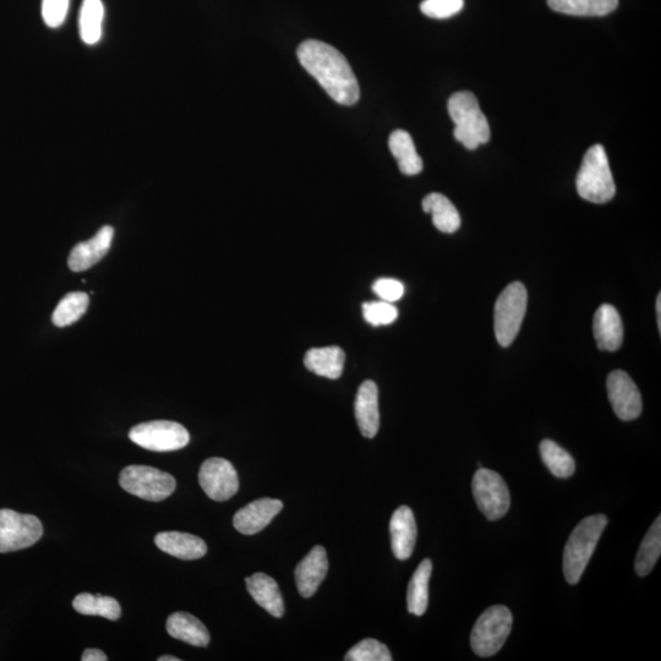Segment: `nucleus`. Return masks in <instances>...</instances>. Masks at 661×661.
Here are the masks:
<instances>
[{"mask_svg":"<svg viewBox=\"0 0 661 661\" xmlns=\"http://www.w3.org/2000/svg\"><path fill=\"white\" fill-rule=\"evenodd\" d=\"M302 67L313 76L333 101L343 106L358 102L360 89L346 57L325 42L308 40L298 47Z\"/></svg>","mask_w":661,"mask_h":661,"instance_id":"1","label":"nucleus"},{"mask_svg":"<svg viewBox=\"0 0 661 661\" xmlns=\"http://www.w3.org/2000/svg\"><path fill=\"white\" fill-rule=\"evenodd\" d=\"M657 320H658V327L659 331L661 330V294L659 293L658 299H657Z\"/></svg>","mask_w":661,"mask_h":661,"instance_id":"38","label":"nucleus"},{"mask_svg":"<svg viewBox=\"0 0 661 661\" xmlns=\"http://www.w3.org/2000/svg\"><path fill=\"white\" fill-rule=\"evenodd\" d=\"M74 609L79 614L87 616H101L116 621L122 615V608L116 599L105 595L83 593L76 595L73 602Z\"/></svg>","mask_w":661,"mask_h":661,"instance_id":"29","label":"nucleus"},{"mask_svg":"<svg viewBox=\"0 0 661 661\" xmlns=\"http://www.w3.org/2000/svg\"><path fill=\"white\" fill-rule=\"evenodd\" d=\"M329 571V559L322 546H315L310 553L299 562L296 568V582L300 595L304 598L313 597Z\"/></svg>","mask_w":661,"mask_h":661,"instance_id":"15","label":"nucleus"},{"mask_svg":"<svg viewBox=\"0 0 661 661\" xmlns=\"http://www.w3.org/2000/svg\"><path fill=\"white\" fill-rule=\"evenodd\" d=\"M169 636L194 647H206L210 643V633L199 619L188 613H174L168 617Z\"/></svg>","mask_w":661,"mask_h":661,"instance_id":"22","label":"nucleus"},{"mask_svg":"<svg viewBox=\"0 0 661 661\" xmlns=\"http://www.w3.org/2000/svg\"><path fill=\"white\" fill-rule=\"evenodd\" d=\"M89 307V296L84 292L69 293L60 300L54 310L52 320L57 327L73 325L81 316H84Z\"/></svg>","mask_w":661,"mask_h":661,"instance_id":"31","label":"nucleus"},{"mask_svg":"<svg viewBox=\"0 0 661 661\" xmlns=\"http://www.w3.org/2000/svg\"><path fill=\"white\" fill-rule=\"evenodd\" d=\"M107 655L100 649H86L81 660L83 661H107Z\"/></svg>","mask_w":661,"mask_h":661,"instance_id":"37","label":"nucleus"},{"mask_svg":"<svg viewBox=\"0 0 661 661\" xmlns=\"http://www.w3.org/2000/svg\"><path fill=\"white\" fill-rule=\"evenodd\" d=\"M129 437L142 449L155 452L184 449L190 441L188 430L183 425L169 420H155L136 425L130 430Z\"/></svg>","mask_w":661,"mask_h":661,"instance_id":"8","label":"nucleus"},{"mask_svg":"<svg viewBox=\"0 0 661 661\" xmlns=\"http://www.w3.org/2000/svg\"><path fill=\"white\" fill-rule=\"evenodd\" d=\"M464 0H424L420 4V10L426 16L433 19H449L451 16L462 12Z\"/></svg>","mask_w":661,"mask_h":661,"instance_id":"34","label":"nucleus"},{"mask_svg":"<svg viewBox=\"0 0 661 661\" xmlns=\"http://www.w3.org/2000/svg\"><path fill=\"white\" fill-rule=\"evenodd\" d=\"M42 535L43 526L37 517L23 515L8 508L0 510V553L30 548Z\"/></svg>","mask_w":661,"mask_h":661,"instance_id":"10","label":"nucleus"},{"mask_svg":"<svg viewBox=\"0 0 661 661\" xmlns=\"http://www.w3.org/2000/svg\"><path fill=\"white\" fill-rule=\"evenodd\" d=\"M661 554V517L654 521L646 537H644L636 556L635 570L638 576L644 577L652 572Z\"/></svg>","mask_w":661,"mask_h":661,"instance_id":"28","label":"nucleus"},{"mask_svg":"<svg viewBox=\"0 0 661 661\" xmlns=\"http://www.w3.org/2000/svg\"><path fill=\"white\" fill-rule=\"evenodd\" d=\"M528 304L527 289L521 282H513L504 289L495 305V335L500 346H511L521 330Z\"/></svg>","mask_w":661,"mask_h":661,"instance_id":"6","label":"nucleus"},{"mask_svg":"<svg viewBox=\"0 0 661 661\" xmlns=\"http://www.w3.org/2000/svg\"><path fill=\"white\" fill-rule=\"evenodd\" d=\"M606 526L608 517L594 515L584 518L573 529L564 553V573L568 583L577 584L581 581Z\"/></svg>","mask_w":661,"mask_h":661,"instance_id":"2","label":"nucleus"},{"mask_svg":"<svg viewBox=\"0 0 661 661\" xmlns=\"http://www.w3.org/2000/svg\"><path fill=\"white\" fill-rule=\"evenodd\" d=\"M114 228L105 226L97 232L94 238L79 243L71 250L68 264L71 271L83 272L91 269L107 255L112 247Z\"/></svg>","mask_w":661,"mask_h":661,"instance_id":"14","label":"nucleus"},{"mask_svg":"<svg viewBox=\"0 0 661 661\" xmlns=\"http://www.w3.org/2000/svg\"><path fill=\"white\" fill-rule=\"evenodd\" d=\"M450 117L455 123V138L468 150L478 149L490 140L488 119L472 92H456L449 101Z\"/></svg>","mask_w":661,"mask_h":661,"instance_id":"3","label":"nucleus"},{"mask_svg":"<svg viewBox=\"0 0 661 661\" xmlns=\"http://www.w3.org/2000/svg\"><path fill=\"white\" fill-rule=\"evenodd\" d=\"M282 508V501L269 499V497L251 502L234 515V528L244 535L259 533L269 526Z\"/></svg>","mask_w":661,"mask_h":661,"instance_id":"13","label":"nucleus"},{"mask_svg":"<svg viewBox=\"0 0 661 661\" xmlns=\"http://www.w3.org/2000/svg\"><path fill=\"white\" fill-rule=\"evenodd\" d=\"M554 12L572 16H605L619 7V0H548Z\"/></svg>","mask_w":661,"mask_h":661,"instance_id":"26","label":"nucleus"},{"mask_svg":"<svg viewBox=\"0 0 661 661\" xmlns=\"http://www.w3.org/2000/svg\"><path fill=\"white\" fill-rule=\"evenodd\" d=\"M363 316L370 325L387 326L397 320L398 310L395 305L384 300L368 302L363 304Z\"/></svg>","mask_w":661,"mask_h":661,"instance_id":"33","label":"nucleus"},{"mask_svg":"<svg viewBox=\"0 0 661 661\" xmlns=\"http://www.w3.org/2000/svg\"><path fill=\"white\" fill-rule=\"evenodd\" d=\"M70 0H42V18L48 27L57 29L67 19Z\"/></svg>","mask_w":661,"mask_h":661,"instance_id":"35","label":"nucleus"},{"mask_svg":"<svg viewBox=\"0 0 661 661\" xmlns=\"http://www.w3.org/2000/svg\"><path fill=\"white\" fill-rule=\"evenodd\" d=\"M606 389L614 412L624 422L635 420L642 413V396L631 376L615 370L606 380Z\"/></svg>","mask_w":661,"mask_h":661,"instance_id":"12","label":"nucleus"},{"mask_svg":"<svg viewBox=\"0 0 661 661\" xmlns=\"http://www.w3.org/2000/svg\"><path fill=\"white\" fill-rule=\"evenodd\" d=\"M103 20L105 5L102 0H84L80 9L79 31L86 45H96L101 40Z\"/></svg>","mask_w":661,"mask_h":661,"instance_id":"27","label":"nucleus"},{"mask_svg":"<svg viewBox=\"0 0 661 661\" xmlns=\"http://www.w3.org/2000/svg\"><path fill=\"white\" fill-rule=\"evenodd\" d=\"M355 418L360 433L368 439L378 434L380 428L379 389L374 381L366 380L360 385L355 398Z\"/></svg>","mask_w":661,"mask_h":661,"instance_id":"17","label":"nucleus"},{"mask_svg":"<svg viewBox=\"0 0 661 661\" xmlns=\"http://www.w3.org/2000/svg\"><path fill=\"white\" fill-rule=\"evenodd\" d=\"M576 185L579 196L593 204H605L614 198L616 185L602 145L592 146L584 155Z\"/></svg>","mask_w":661,"mask_h":661,"instance_id":"4","label":"nucleus"},{"mask_svg":"<svg viewBox=\"0 0 661 661\" xmlns=\"http://www.w3.org/2000/svg\"><path fill=\"white\" fill-rule=\"evenodd\" d=\"M158 661H180L179 658L173 657V655H163L157 659Z\"/></svg>","mask_w":661,"mask_h":661,"instance_id":"39","label":"nucleus"},{"mask_svg":"<svg viewBox=\"0 0 661 661\" xmlns=\"http://www.w3.org/2000/svg\"><path fill=\"white\" fill-rule=\"evenodd\" d=\"M157 548L180 560H198L207 553V545L196 535L182 532H162L155 538Z\"/></svg>","mask_w":661,"mask_h":661,"instance_id":"19","label":"nucleus"},{"mask_svg":"<svg viewBox=\"0 0 661 661\" xmlns=\"http://www.w3.org/2000/svg\"><path fill=\"white\" fill-rule=\"evenodd\" d=\"M347 661H391V653L384 643L368 638L354 646L346 655Z\"/></svg>","mask_w":661,"mask_h":661,"instance_id":"32","label":"nucleus"},{"mask_svg":"<svg viewBox=\"0 0 661 661\" xmlns=\"http://www.w3.org/2000/svg\"><path fill=\"white\" fill-rule=\"evenodd\" d=\"M199 483L206 495L215 501H227L239 489L237 471L225 458L213 457L202 463Z\"/></svg>","mask_w":661,"mask_h":661,"instance_id":"11","label":"nucleus"},{"mask_svg":"<svg viewBox=\"0 0 661 661\" xmlns=\"http://www.w3.org/2000/svg\"><path fill=\"white\" fill-rule=\"evenodd\" d=\"M373 291L384 302H397L403 297V283L393 278H380L373 284Z\"/></svg>","mask_w":661,"mask_h":661,"instance_id":"36","label":"nucleus"},{"mask_svg":"<svg viewBox=\"0 0 661 661\" xmlns=\"http://www.w3.org/2000/svg\"><path fill=\"white\" fill-rule=\"evenodd\" d=\"M540 456L545 466L557 478H570L576 471L573 457L553 440H544L540 444Z\"/></svg>","mask_w":661,"mask_h":661,"instance_id":"30","label":"nucleus"},{"mask_svg":"<svg viewBox=\"0 0 661 661\" xmlns=\"http://www.w3.org/2000/svg\"><path fill=\"white\" fill-rule=\"evenodd\" d=\"M593 332L597 346L602 351L615 352L624 341V325L613 305L604 304L594 316Z\"/></svg>","mask_w":661,"mask_h":661,"instance_id":"18","label":"nucleus"},{"mask_svg":"<svg viewBox=\"0 0 661 661\" xmlns=\"http://www.w3.org/2000/svg\"><path fill=\"white\" fill-rule=\"evenodd\" d=\"M389 146L403 174L417 176L423 171L422 157L418 155L412 136L407 131H393L389 139Z\"/></svg>","mask_w":661,"mask_h":661,"instance_id":"24","label":"nucleus"},{"mask_svg":"<svg viewBox=\"0 0 661 661\" xmlns=\"http://www.w3.org/2000/svg\"><path fill=\"white\" fill-rule=\"evenodd\" d=\"M513 617L504 605L491 606L479 616L473 627L471 646L479 657H493L504 647L512 630Z\"/></svg>","mask_w":661,"mask_h":661,"instance_id":"5","label":"nucleus"},{"mask_svg":"<svg viewBox=\"0 0 661 661\" xmlns=\"http://www.w3.org/2000/svg\"><path fill=\"white\" fill-rule=\"evenodd\" d=\"M391 545L398 560H408L417 543V523L408 506L398 507L390 522Z\"/></svg>","mask_w":661,"mask_h":661,"instance_id":"16","label":"nucleus"},{"mask_svg":"<svg viewBox=\"0 0 661 661\" xmlns=\"http://www.w3.org/2000/svg\"><path fill=\"white\" fill-rule=\"evenodd\" d=\"M472 488L475 502L488 520H500L510 510V490L500 474L479 468L474 474Z\"/></svg>","mask_w":661,"mask_h":661,"instance_id":"9","label":"nucleus"},{"mask_svg":"<svg viewBox=\"0 0 661 661\" xmlns=\"http://www.w3.org/2000/svg\"><path fill=\"white\" fill-rule=\"evenodd\" d=\"M431 572H433V562L429 559L423 560L408 584V611L415 616L424 615L428 609Z\"/></svg>","mask_w":661,"mask_h":661,"instance_id":"25","label":"nucleus"},{"mask_svg":"<svg viewBox=\"0 0 661 661\" xmlns=\"http://www.w3.org/2000/svg\"><path fill=\"white\" fill-rule=\"evenodd\" d=\"M245 583H247L251 597L261 608H264L272 616H283V598L275 579L265 575V573H255V575L247 578Z\"/></svg>","mask_w":661,"mask_h":661,"instance_id":"20","label":"nucleus"},{"mask_svg":"<svg viewBox=\"0 0 661 661\" xmlns=\"http://www.w3.org/2000/svg\"><path fill=\"white\" fill-rule=\"evenodd\" d=\"M344 360H346V354L340 347L313 348L305 354L304 365L311 373L336 380L341 378Z\"/></svg>","mask_w":661,"mask_h":661,"instance_id":"21","label":"nucleus"},{"mask_svg":"<svg viewBox=\"0 0 661 661\" xmlns=\"http://www.w3.org/2000/svg\"><path fill=\"white\" fill-rule=\"evenodd\" d=\"M423 210L433 216L434 226L442 233H455L461 227L460 213L445 195L431 193L425 196Z\"/></svg>","mask_w":661,"mask_h":661,"instance_id":"23","label":"nucleus"},{"mask_svg":"<svg viewBox=\"0 0 661 661\" xmlns=\"http://www.w3.org/2000/svg\"><path fill=\"white\" fill-rule=\"evenodd\" d=\"M119 483L127 493L154 502L166 500L177 486L171 474L147 466L124 468Z\"/></svg>","mask_w":661,"mask_h":661,"instance_id":"7","label":"nucleus"}]
</instances>
